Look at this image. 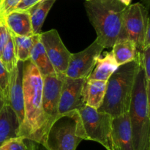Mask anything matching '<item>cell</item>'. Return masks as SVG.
<instances>
[{"label": "cell", "instance_id": "cell-1", "mask_svg": "<svg viewBox=\"0 0 150 150\" xmlns=\"http://www.w3.org/2000/svg\"><path fill=\"white\" fill-rule=\"evenodd\" d=\"M23 90L24 118L19 136L42 144L50 124L42 109V76L30 60L23 62Z\"/></svg>", "mask_w": 150, "mask_h": 150}, {"label": "cell", "instance_id": "cell-2", "mask_svg": "<svg viewBox=\"0 0 150 150\" xmlns=\"http://www.w3.org/2000/svg\"><path fill=\"white\" fill-rule=\"evenodd\" d=\"M127 6L119 0H89L85 9L97 33L96 40L105 48L116 41L127 38L124 28V13Z\"/></svg>", "mask_w": 150, "mask_h": 150}, {"label": "cell", "instance_id": "cell-3", "mask_svg": "<svg viewBox=\"0 0 150 150\" xmlns=\"http://www.w3.org/2000/svg\"><path fill=\"white\" fill-rule=\"evenodd\" d=\"M139 64V55L136 60L117 68L107 81L105 96L98 111L113 117L128 112Z\"/></svg>", "mask_w": 150, "mask_h": 150}, {"label": "cell", "instance_id": "cell-4", "mask_svg": "<svg viewBox=\"0 0 150 150\" xmlns=\"http://www.w3.org/2000/svg\"><path fill=\"white\" fill-rule=\"evenodd\" d=\"M128 113L133 150H150L149 93L141 64L136 74Z\"/></svg>", "mask_w": 150, "mask_h": 150}, {"label": "cell", "instance_id": "cell-5", "mask_svg": "<svg viewBox=\"0 0 150 150\" xmlns=\"http://www.w3.org/2000/svg\"><path fill=\"white\" fill-rule=\"evenodd\" d=\"M86 140L79 110L58 114L51 122L42 145L48 150H76Z\"/></svg>", "mask_w": 150, "mask_h": 150}, {"label": "cell", "instance_id": "cell-6", "mask_svg": "<svg viewBox=\"0 0 150 150\" xmlns=\"http://www.w3.org/2000/svg\"><path fill=\"white\" fill-rule=\"evenodd\" d=\"M83 123L86 140L93 141L111 149L113 117L105 112L83 105L79 110Z\"/></svg>", "mask_w": 150, "mask_h": 150}, {"label": "cell", "instance_id": "cell-7", "mask_svg": "<svg viewBox=\"0 0 150 150\" xmlns=\"http://www.w3.org/2000/svg\"><path fill=\"white\" fill-rule=\"evenodd\" d=\"M124 28L127 38L133 41L139 52L144 49L145 32L150 23L148 10L141 3L130 4L124 13Z\"/></svg>", "mask_w": 150, "mask_h": 150}, {"label": "cell", "instance_id": "cell-8", "mask_svg": "<svg viewBox=\"0 0 150 150\" xmlns=\"http://www.w3.org/2000/svg\"><path fill=\"white\" fill-rule=\"evenodd\" d=\"M40 39L57 74H65L72 53L66 48L57 29L40 33Z\"/></svg>", "mask_w": 150, "mask_h": 150}, {"label": "cell", "instance_id": "cell-9", "mask_svg": "<svg viewBox=\"0 0 150 150\" xmlns=\"http://www.w3.org/2000/svg\"><path fill=\"white\" fill-rule=\"evenodd\" d=\"M103 49L104 47L95 40L83 51L71 54L65 76L73 79H86L93 70L97 58L100 56Z\"/></svg>", "mask_w": 150, "mask_h": 150}, {"label": "cell", "instance_id": "cell-10", "mask_svg": "<svg viewBox=\"0 0 150 150\" xmlns=\"http://www.w3.org/2000/svg\"><path fill=\"white\" fill-rule=\"evenodd\" d=\"M64 76L65 74L42 76V109L50 125L58 115L59 103Z\"/></svg>", "mask_w": 150, "mask_h": 150}, {"label": "cell", "instance_id": "cell-11", "mask_svg": "<svg viewBox=\"0 0 150 150\" xmlns=\"http://www.w3.org/2000/svg\"><path fill=\"white\" fill-rule=\"evenodd\" d=\"M85 80V78L73 79L64 76L59 103L58 114L79 110L84 105L82 99V88Z\"/></svg>", "mask_w": 150, "mask_h": 150}, {"label": "cell", "instance_id": "cell-12", "mask_svg": "<svg viewBox=\"0 0 150 150\" xmlns=\"http://www.w3.org/2000/svg\"><path fill=\"white\" fill-rule=\"evenodd\" d=\"M23 71V62L18 61L16 67L10 72L7 92V104L16 113L21 124L24 118Z\"/></svg>", "mask_w": 150, "mask_h": 150}, {"label": "cell", "instance_id": "cell-13", "mask_svg": "<svg viewBox=\"0 0 150 150\" xmlns=\"http://www.w3.org/2000/svg\"><path fill=\"white\" fill-rule=\"evenodd\" d=\"M111 150H133L128 112L113 119Z\"/></svg>", "mask_w": 150, "mask_h": 150}, {"label": "cell", "instance_id": "cell-14", "mask_svg": "<svg viewBox=\"0 0 150 150\" xmlns=\"http://www.w3.org/2000/svg\"><path fill=\"white\" fill-rule=\"evenodd\" d=\"M4 21L13 35L22 37L34 35L29 11L13 10L4 17Z\"/></svg>", "mask_w": 150, "mask_h": 150}, {"label": "cell", "instance_id": "cell-15", "mask_svg": "<svg viewBox=\"0 0 150 150\" xmlns=\"http://www.w3.org/2000/svg\"><path fill=\"white\" fill-rule=\"evenodd\" d=\"M21 123L17 115L8 104L0 111V146L11 138L19 136Z\"/></svg>", "mask_w": 150, "mask_h": 150}, {"label": "cell", "instance_id": "cell-16", "mask_svg": "<svg viewBox=\"0 0 150 150\" xmlns=\"http://www.w3.org/2000/svg\"><path fill=\"white\" fill-rule=\"evenodd\" d=\"M106 85V81L86 79L82 88V99L84 105L98 110L103 101Z\"/></svg>", "mask_w": 150, "mask_h": 150}, {"label": "cell", "instance_id": "cell-17", "mask_svg": "<svg viewBox=\"0 0 150 150\" xmlns=\"http://www.w3.org/2000/svg\"><path fill=\"white\" fill-rule=\"evenodd\" d=\"M118 67L112 51L106 52L103 57L99 56L97 58L95 67L86 79L107 82Z\"/></svg>", "mask_w": 150, "mask_h": 150}, {"label": "cell", "instance_id": "cell-18", "mask_svg": "<svg viewBox=\"0 0 150 150\" xmlns=\"http://www.w3.org/2000/svg\"><path fill=\"white\" fill-rule=\"evenodd\" d=\"M111 51L119 66L136 60L139 55L135 43L129 38L117 40Z\"/></svg>", "mask_w": 150, "mask_h": 150}, {"label": "cell", "instance_id": "cell-19", "mask_svg": "<svg viewBox=\"0 0 150 150\" xmlns=\"http://www.w3.org/2000/svg\"><path fill=\"white\" fill-rule=\"evenodd\" d=\"M29 60L38 68L42 76L57 74L40 38L35 43L31 49Z\"/></svg>", "mask_w": 150, "mask_h": 150}, {"label": "cell", "instance_id": "cell-20", "mask_svg": "<svg viewBox=\"0 0 150 150\" xmlns=\"http://www.w3.org/2000/svg\"><path fill=\"white\" fill-rule=\"evenodd\" d=\"M57 0H42L29 9L31 23L34 35L40 34L48 12Z\"/></svg>", "mask_w": 150, "mask_h": 150}, {"label": "cell", "instance_id": "cell-21", "mask_svg": "<svg viewBox=\"0 0 150 150\" xmlns=\"http://www.w3.org/2000/svg\"><path fill=\"white\" fill-rule=\"evenodd\" d=\"M11 35L14 42L17 60L22 62L29 60L31 49L35 43L40 38V34L29 37L17 36L13 34H11Z\"/></svg>", "mask_w": 150, "mask_h": 150}, {"label": "cell", "instance_id": "cell-22", "mask_svg": "<svg viewBox=\"0 0 150 150\" xmlns=\"http://www.w3.org/2000/svg\"><path fill=\"white\" fill-rule=\"evenodd\" d=\"M0 59L4 67L9 72L11 71L16 67L18 60H17V57H16V49H15L14 42H13L12 35L10 37L8 41L6 44Z\"/></svg>", "mask_w": 150, "mask_h": 150}, {"label": "cell", "instance_id": "cell-23", "mask_svg": "<svg viewBox=\"0 0 150 150\" xmlns=\"http://www.w3.org/2000/svg\"><path fill=\"white\" fill-rule=\"evenodd\" d=\"M0 150H29L26 139L18 136L11 138L0 146Z\"/></svg>", "mask_w": 150, "mask_h": 150}, {"label": "cell", "instance_id": "cell-24", "mask_svg": "<svg viewBox=\"0 0 150 150\" xmlns=\"http://www.w3.org/2000/svg\"><path fill=\"white\" fill-rule=\"evenodd\" d=\"M139 61L144 71L147 91L150 93V46L139 52Z\"/></svg>", "mask_w": 150, "mask_h": 150}, {"label": "cell", "instance_id": "cell-25", "mask_svg": "<svg viewBox=\"0 0 150 150\" xmlns=\"http://www.w3.org/2000/svg\"><path fill=\"white\" fill-rule=\"evenodd\" d=\"M9 77H10V72L6 69L0 59V90L5 99L6 104H7Z\"/></svg>", "mask_w": 150, "mask_h": 150}, {"label": "cell", "instance_id": "cell-26", "mask_svg": "<svg viewBox=\"0 0 150 150\" xmlns=\"http://www.w3.org/2000/svg\"><path fill=\"white\" fill-rule=\"evenodd\" d=\"M10 36H11V34L7 26H6L4 21L0 20V57L1 56L3 49Z\"/></svg>", "mask_w": 150, "mask_h": 150}, {"label": "cell", "instance_id": "cell-27", "mask_svg": "<svg viewBox=\"0 0 150 150\" xmlns=\"http://www.w3.org/2000/svg\"><path fill=\"white\" fill-rule=\"evenodd\" d=\"M42 0H21L16 7L15 10H23V11H28L33 6L39 3Z\"/></svg>", "mask_w": 150, "mask_h": 150}, {"label": "cell", "instance_id": "cell-28", "mask_svg": "<svg viewBox=\"0 0 150 150\" xmlns=\"http://www.w3.org/2000/svg\"><path fill=\"white\" fill-rule=\"evenodd\" d=\"M26 142H27L29 150H48L42 144L35 142V141L26 139Z\"/></svg>", "mask_w": 150, "mask_h": 150}, {"label": "cell", "instance_id": "cell-29", "mask_svg": "<svg viewBox=\"0 0 150 150\" xmlns=\"http://www.w3.org/2000/svg\"><path fill=\"white\" fill-rule=\"evenodd\" d=\"M5 104H6L5 99H4V95H3L1 90H0V111H1V110L2 109V107H4V105Z\"/></svg>", "mask_w": 150, "mask_h": 150}, {"label": "cell", "instance_id": "cell-30", "mask_svg": "<svg viewBox=\"0 0 150 150\" xmlns=\"http://www.w3.org/2000/svg\"><path fill=\"white\" fill-rule=\"evenodd\" d=\"M119 1H120L121 3H122L123 4H125V6H129L130 4V3H131V1L132 0H119Z\"/></svg>", "mask_w": 150, "mask_h": 150}, {"label": "cell", "instance_id": "cell-31", "mask_svg": "<svg viewBox=\"0 0 150 150\" xmlns=\"http://www.w3.org/2000/svg\"><path fill=\"white\" fill-rule=\"evenodd\" d=\"M0 4H1V0H0Z\"/></svg>", "mask_w": 150, "mask_h": 150}, {"label": "cell", "instance_id": "cell-32", "mask_svg": "<svg viewBox=\"0 0 150 150\" xmlns=\"http://www.w3.org/2000/svg\"><path fill=\"white\" fill-rule=\"evenodd\" d=\"M86 1H89V0H86Z\"/></svg>", "mask_w": 150, "mask_h": 150}, {"label": "cell", "instance_id": "cell-33", "mask_svg": "<svg viewBox=\"0 0 150 150\" xmlns=\"http://www.w3.org/2000/svg\"></svg>", "mask_w": 150, "mask_h": 150}]
</instances>
